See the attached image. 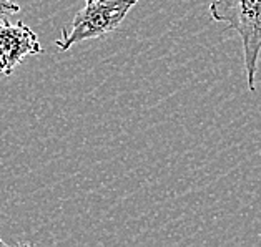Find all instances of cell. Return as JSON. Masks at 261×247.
I'll return each instance as SVG.
<instances>
[{
    "label": "cell",
    "mask_w": 261,
    "mask_h": 247,
    "mask_svg": "<svg viewBox=\"0 0 261 247\" xmlns=\"http://www.w3.org/2000/svg\"><path fill=\"white\" fill-rule=\"evenodd\" d=\"M210 17L233 28L241 39L248 90H256L261 55V0H213Z\"/></svg>",
    "instance_id": "cell-1"
},
{
    "label": "cell",
    "mask_w": 261,
    "mask_h": 247,
    "mask_svg": "<svg viewBox=\"0 0 261 247\" xmlns=\"http://www.w3.org/2000/svg\"><path fill=\"white\" fill-rule=\"evenodd\" d=\"M138 2L140 0H85V5L73 17L70 30L62 28L55 47L60 52H67L77 43L112 34Z\"/></svg>",
    "instance_id": "cell-2"
},
{
    "label": "cell",
    "mask_w": 261,
    "mask_h": 247,
    "mask_svg": "<svg viewBox=\"0 0 261 247\" xmlns=\"http://www.w3.org/2000/svg\"><path fill=\"white\" fill-rule=\"evenodd\" d=\"M43 52L35 32L23 22L12 23L0 18V75L10 77L25 56Z\"/></svg>",
    "instance_id": "cell-3"
},
{
    "label": "cell",
    "mask_w": 261,
    "mask_h": 247,
    "mask_svg": "<svg viewBox=\"0 0 261 247\" xmlns=\"http://www.w3.org/2000/svg\"><path fill=\"white\" fill-rule=\"evenodd\" d=\"M20 12V5L12 2V0H0V18L15 15Z\"/></svg>",
    "instance_id": "cell-4"
},
{
    "label": "cell",
    "mask_w": 261,
    "mask_h": 247,
    "mask_svg": "<svg viewBox=\"0 0 261 247\" xmlns=\"http://www.w3.org/2000/svg\"><path fill=\"white\" fill-rule=\"evenodd\" d=\"M0 245H5V242H4V240H2V239H0Z\"/></svg>",
    "instance_id": "cell-5"
}]
</instances>
